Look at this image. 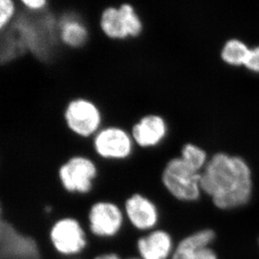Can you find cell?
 I'll return each mask as SVG.
<instances>
[{
    "mask_svg": "<svg viewBox=\"0 0 259 259\" xmlns=\"http://www.w3.org/2000/svg\"><path fill=\"white\" fill-rule=\"evenodd\" d=\"M51 237L56 248L64 254L77 253L86 246L83 231L73 219L59 221L52 228Z\"/></svg>",
    "mask_w": 259,
    "mask_h": 259,
    "instance_id": "cell-8",
    "label": "cell"
},
{
    "mask_svg": "<svg viewBox=\"0 0 259 259\" xmlns=\"http://www.w3.org/2000/svg\"><path fill=\"white\" fill-rule=\"evenodd\" d=\"M201 187L217 207L223 210L240 207L252 196L251 171L241 158L218 154L205 165Z\"/></svg>",
    "mask_w": 259,
    "mask_h": 259,
    "instance_id": "cell-1",
    "label": "cell"
},
{
    "mask_svg": "<svg viewBox=\"0 0 259 259\" xmlns=\"http://www.w3.org/2000/svg\"><path fill=\"white\" fill-rule=\"evenodd\" d=\"M181 159L196 171H199L202 168L206 159L205 151L195 144H185L181 149Z\"/></svg>",
    "mask_w": 259,
    "mask_h": 259,
    "instance_id": "cell-16",
    "label": "cell"
},
{
    "mask_svg": "<svg viewBox=\"0 0 259 259\" xmlns=\"http://www.w3.org/2000/svg\"><path fill=\"white\" fill-rule=\"evenodd\" d=\"M126 210L131 223L139 229H148L156 223V208L140 194H135L126 201Z\"/></svg>",
    "mask_w": 259,
    "mask_h": 259,
    "instance_id": "cell-11",
    "label": "cell"
},
{
    "mask_svg": "<svg viewBox=\"0 0 259 259\" xmlns=\"http://www.w3.org/2000/svg\"><path fill=\"white\" fill-rule=\"evenodd\" d=\"M98 171L94 156L86 146L81 145L60 164L58 176L66 191L85 194L93 188V181Z\"/></svg>",
    "mask_w": 259,
    "mask_h": 259,
    "instance_id": "cell-4",
    "label": "cell"
},
{
    "mask_svg": "<svg viewBox=\"0 0 259 259\" xmlns=\"http://www.w3.org/2000/svg\"><path fill=\"white\" fill-rule=\"evenodd\" d=\"M162 182L169 193L181 201H193L201 193V174L181 157L169 159L162 171Z\"/></svg>",
    "mask_w": 259,
    "mask_h": 259,
    "instance_id": "cell-5",
    "label": "cell"
},
{
    "mask_svg": "<svg viewBox=\"0 0 259 259\" xmlns=\"http://www.w3.org/2000/svg\"><path fill=\"white\" fill-rule=\"evenodd\" d=\"M1 259H39L36 243L30 237L20 234L5 221L0 225Z\"/></svg>",
    "mask_w": 259,
    "mask_h": 259,
    "instance_id": "cell-7",
    "label": "cell"
},
{
    "mask_svg": "<svg viewBox=\"0 0 259 259\" xmlns=\"http://www.w3.org/2000/svg\"><path fill=\"white\" fill-rule=\"evenodd\" d=\"M91 230L98 236H113L122 225V213L113 203L98 202L89 214Z\"/></svg>",
    "mask_w": 259,
    "mask_h": 259,
    "instance_id": "cell-10",
    "label": "cell"
},
{
    "mask_svg": "<svg viewBox=\"0 0 259 259\" xmlns=\"http://www.w3.org/2000/svg\"><path fill=\"white\" fill-rule=\"evenodd\" d=\"M215 233L211 229H204L182 240L176 247L172 259H218L210 245Z\"/></svg>",
    "mask_w": 259,
    "mask_h": 259,
    "instance_id": "cell-9",
    "label": "cell"
},
{
    "mask_svg": "<svg viewBox=\"0 0 259 259\" xmlns=\"http://www.w3.org/2000/svg\"><path fill=\"white\" fill-rule=\"evenodd\" d=\"M139 149H154L164 142L168 135V122L159 113H145L128 127Z\"/></svg>",
    "mask_w": 259,
    "mask_h": 259,
    "instance_id": "cell-6",
    "label": "cell"
},
{
    "mask_svg": "<svg viewBox=\"0 0 259 259\" xmlns=\"http://www.w3.org/2000/svg\"><path fill=\"white\" fill-rule=\"evenodd\" d=\"M130 259H141V258H137V257H132V258Z\"/></svg>",
    "mask_w": 259,
    "mask_h": 259,
    "instance_id": "cell-21",
    "label": "cell"
},
{
    "mask_svg": "<svg viewBox=\"0 0 259 259\" xmlns=\"http://www.w3.org/2000/svg\"><path fill=\"white\" fill-rule=\"evenodd\" d=\"M245 66L252 71L259 72V47L250 50L249 55L245 62Z\"/></svg>",
    "mask_w": 259,
    "mask_h": 259,
    "instance_id": "cell-19",
    "label": "cell"
},
{
    "mask_svg": "<svg viewBox=\"0 0 259 259\" xmlns=\"http://www.w3.org/2000/svg\"><path fill=\"white\" fill-rule=\"evenodd\" d=\"M18 3L15 0H0V30L7 27L17 14Z\"/></svg>",
    "mask_w": 259,
    "mask_h": 259,
    "instance_id": "cell-17",
    "label": "cell"
},
{
    "mask_svg": "<svg viewBox=\"0 0 259 259\" xmlns=\"http://www.w3.org/2000/svg\"><path fill=\"white\" fill-rule=\"evenodd\" d=\"M117 6L128 39H136L140 37L144 32V21L135 5L130 1H122L118 3Z\"/></svg>",
    "mask_w": 259,
    "mask_h": 259,
    "instance_id": "cell-14",
    "label": "cell"
},
{
    "mask_svg": "<svg viewBox=\"0 0 259 259\" xmlns=\"http://www.w3.org/2000/svg\"><path fill=\"white\" fill-rule=\"evenodd\" d=\"M88 147L93 156L104 161H124L136 149L130 130L113 123L103 125L89 140Z\"/></svg>",
    "mask_w": 259,
    "mask_h": 259,
    "instance_id": "cell-3",
    "label": "cell"
},
{
    "mask_svg": "<svg viewBox=\"0 0 259 259\" xmlns=\"http://www.w3.org/2000/svg\"><path fill=\"white\" fill-rule=\"evenodd\" d=\"M250 50L242 42L232 39L223 48L222 57L223 60L231 65H245Z\"/></svg>",
    "mask_w": 259,
    "mask_h": 259,
    "instance_id": "cell-15",
    "label": "cell"
},
{
    "mask_svg": "<svg viewBox=\"0 0 259 259\" xmlns=\"http://www.w3.org/2000/svg\"><path fill=\"white\" fill-rule=\"evenodd\" d=\"M98 25L101 33L112 40L128 39L119 9L114 3L107 4L98 10Z\"/></svg>",
    "mask_w": 259,
    "mask_h": 259,
    "instance_id": "cell-12",
    "label": "cell"
},
{
    "mask_svg": "<svg viewBox=\"0 0 259 259\" xmlns=\"http://www.w3.org/2000/svg\"><path fill=\"white\" fill-rule=\"evenodd\" d=\"M20 5L25 10L31 12H39L49 5V0H18Z\"/></svg>",
    "mask_w": 259,
    "mask_h": 259,
    "instance_id": "cell-18",
    "label": "cell"
},
{
    "mask_svg": "<svg viewBox=\"0 0 259 259\" xmlns=\"http://www.w3.org/2000/svg\"><path fill=\"white\" fill-rule=\"evenodd\" d=\"M142 259H166L171 251L172 241L169 235L157 231L138 242Z\"/></svg>",
    "mask_w": 259,
    "mask_h": 259,
    "instance_id": "cell-13",
    "label": "cell"
},
{
    "mask_svg": "<svg viewBox=\"0 0 259 259\" xmlns=\"http://www.w3.org/2000/svg\"><path fill=\"white\" fill-rule=\"evenodd\" d=\"M95 259H119L116 254H105L96 257Z\"/></svg>",
    "mask_w": 259,
    "mask_h": 259,
    "instance_id": "cell-20",
    "label": "cell"
},
{
    "mask_svg": "<svg viewBox=\"0 0 259 259\" xmlns=\"http://www.w3.org/2000/svg\"><path fill=\"white\" fill-rule=\"evenodd\" d=\"M62 117L67 130L89 140L103 126V113L98 103L85 96H73L65 103Z\"/></svg>",
    "mask_w": 259,
    "mask_h": 259,
    "instance_id": "cell-2",
    "label": "cell"
}]
</instances>
